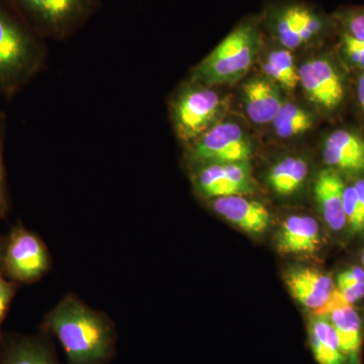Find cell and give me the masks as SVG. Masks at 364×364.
<instances>
[{"label":"cell","instance_id":"cell-1","mask_svg":"<svg viewBox=\"0 0 364 364\" xmlns=\"http://www.w3.org/2000/svg\"><path fill=\"white\" fill-rule=\"evenodd\" d=\"M41 331L59 342L66 364H109L116 358L114 321L76 294H67L46 314Z\"/></svg>","mask_w":364,"mask_h":364},{"label":"cell","instance_id":"cell-2","mask_svg":"<svg viewBox=\"0 0 364 364\" xmlns=\"http://www.w3.org/2000/svg\"><path fill=\"white\" fill-rule=\"evenodd\" d=\"M46 60L44 39L7 0H0V95L14 97L40 73Z\"/></svg>","mask_w":364,"mask_h":364},{"label":"cell","instance_id":"cell-3","mask_svg":"<svg viewBox=\"0 0 364 364\" xmlns=\"http://www.w3.org/2000/svg\"><path fill=\"white\" fill-rule=\"evenodd\" d=\"M261 41L259 18L242 21L193 68L191 80L213 87L236 82L252 67Z\"/></svg>","mask_w":364,"mask_h":364},{"label":"cell","instance_id":"cell-4","mask_svg":"<svg viewBox=\"0 0 364 364\" xmlns=\"http://www.w3.org/2000/svg\"><path fill=\"white\" fill-rule=\"evenodd\" d=\"M261 25L284 49L296 50L339 30L334 16L299 0L274 1L265 7Z\"/></svg>","mask_w":364,"mask_h":364},{"label":"cell","instance_id":"cell-5","mask_svg":"<svg viewBox=\"0 0 364 364\" xmlns=\"http://www.w3.org/2000/svg\"><path fill=\"white\" fill-rule=\"evenodd\" d=\"M43 39L65 41L97 14L102 0H7Z\"/></svg>","mask_w":364,"mask_h":364},{"label":"cell","instance_id":"cell-6","mask_svg":"<svg viewBox=\"0 0 364 364\" xmlns=\"http://www.w3.org/2000/svg\"><path fill=\"white\" fill-rule=\"evenodd\" d=\"M225 109L226 100L215 87L189 79L170 102V117L177 139L184 146L195 142L221 122Z\"/></svg>","mask_w":364,"mask_h":364},{"label":"cell","instance_id":"cell-7","mask_svg":"<svg viewBox=\"0 0 364 364\" xmlns=\"http://www.w3.org/2000/svg\"><path fill=\"white\" fill-rule=\"evenodd\" d=\"M52 269L49 249L39 235L18 222L6 235L4 275L16 284L40 282Z\"/></svg>","mask_w":364,"mask_h":364},{"label":"cell","instance_id":"cell-8","mask_svg":"<svg viewBox=\"0 0 364 364\" xmlns=\"http://www.w3.org/2000/svg\"><path fill=\"white\" fill-rule=\"evenodd\" d=\"M252 152V143L240 124L221 121L186 146L184 156L191 169L212 163L249 162Z\"/></svg>","mask_w":364,"mask_h":364},{"label":"cell","instance_id":"cell-9","mask_svg":"<svg viewBox=\"0 0 364 364\" xmlns=\"http://www.w3.org/2000/svg\"><path fill=\"white\" fill-rule=\"evenodd\" d=\"M191 170L196 191L208 200L255 191L249 162L212 163Z\"/></svg>","mask_w":364,"mask_h":364},{"label":"cell","instance_id":"cell-10","mask_svg":"<svg viewBox=\"0 0 364 364\" xmlns=\"http://www.w3.org/2000/svg\"><path fill=\"white\" fill-rule=\"evenodd\" d=\"M299 83L306 98L318 109L333 112L345 97L344 79L327 58H314L299 69Z\"/></svg>","mask_w":364,"mask_h":364},{"label":"cell","instance_id":"cell-11","mask_svg":"<svg viewBox=\"0 0 364 364\" xmlns=\"http://www.w3.org/2000/svg\"><path fill=\"white\" fill-rule=\"evenodd\" d=\"M313 314H321L329 318L348 363L361 364L364 324L363 318L353 305L347 303L335 289L329 301L321 310Z\"/></svg>","mask_w":364,"mask_h":364},{"label":"cell","instance_id":"cell-12","mask_svg":"<svg viewBox=\"0 0 364 364\" xmlns=\"http://www.w3.org/2000/svg\"><path fill=\"white\" fill-rule=\"evenodd\" d=\"M51 340L43 331L38 335L2 334L0 364H61Z\"/></svg>","mask_w":364,"mask_h":364},{"label":"cell","instance_id":"cell-13","mask_svg":"<svg viewBox=\"0 0 364 364\" xmlns=\"http://www.w3.org/2000/svg\"><path fill=\"white\" fill-rule=\"evenodd\" d=\"M286 284L294 299L313 313L329 301L336 289L331 277L312 267L289 270L286 275Z\"/></svg>","mask_w":364,"mask_h":364},{"label":"cell","instance_id":"cell-14","mask_svg":"<svg viewBox=\"0 0 364 364\" xmlns=\"http://www.w3.org/2000/svg\"><path fill=\"white\" fill-rule=\"evenodd\" d=\"M322 155L325 164L339 173H364V138L354 132H332L325 140Z\"/></svg>","mask_w":364,"mask_h":364},{"label":"cell","instance_id":"cell-15","mask_svg":"<svg viewBox=\"0 0 364 364\" xmlns=\"http://www.w3.org/2000/svg\"><path fill=\"white\" fill-rule=\"evenodd\" d=\"M210 205L218 215L247 233H264L272 221L269 212L262 203L244 196L213 198Z\"/></svg>","mask_w":364,"mask_h":364},{"label":"cell","instance_id":"cell-16","mask_svg":"<svg viewBox=\"0 0 364 364\" xmlns=\"http://www.w3.org/2000/svg\"><path fill=\"white\" fill-rule=\"evenodd\" d=\"M345 183L339 172L328 168L318 174L314 193L323 219L333 232L343 231L347 227L343 205Z\"/></svg>","mask_w":364,"mask_h":364},{"label":"cell","instance_id":"cell-17","mask_svg":"<svg viewBox=\"0 0 364 364\" xmlns=\"http://www.w3.org/2000/svg\"><path fill=\"white\" fill-rule=\"evenodd\" d=\"M282 255H309L321 247L320 226L311 215H294L282 224L277 242Z\"/></svg>","mask_w":364,"mask_h":364},{"label":"cell","instance_id":"cell-18","mask_svg":"<svg viewBox=\"0 0 364 364\" xmlns=\"http://www.w3.org/2000/svg\"><path fill=\"white\" fill-rule=\"evenodd\" d=\"M246 114L253 123L272 124L284 105L277 86L267 79L253 78L244 85Z\"/></svg>","mask_w":364,"mask_h":364},{"label":"cell","instance_id":"cell-19","mask_svg":"<svg viewBox=\"0 0 364 364\" xmlns=\"http://www.w3.org/2000/svg\"><path fill=\"white\" fill-rule=\"evenodd\" d=\"M309 345L317 364H349L329 318L313 314L308 324Z\"/></svg>","mask_w":364,"mask_h":364},{"label":"cell","instance_id":"cell-20","mask_svg":"<svg viewBox=\"0 0 364 364\" xmlns=\"http://www.w3.org/2000/svg\"><path fill=\"white\" fill-rule=\"evenodd\" d=\"M309 176V165L301 157L289 156L277 162L270 169L268 183L280 196L296 193Z\"/></svg>","mask_w":364,"mask_h":364},{"label":"cell","instance_id":"cell-21","mask_svg":"<svg viewBox=\"0 0 364 364\" xmlns=\"http://www.w3.org/2000/svg\"><path fill=\"white\" fill-rule=\"evenodd\" d=\"M263 71L270 80L284 90H294L299 83V69L294 63L293 54L284 48L269 53L263 63Z\"/></svg>","mask_w":364,"mask_h":364},{"label":"cell","instance_id":"cell-22","mask_svg":"<svg viewBox=\"0 0 364 364\" xmlns=\"http://www.w3.org/2000/svg\"><path fill=\"white\" fill-rule=\"evenodd\" d=\"M313 123L312 116L303 107L284 104L272 124L279 138L289 139L306 133L312 128Z\"/></svg>","mask_w":364,"mask_h":364},{"label":"cell","instance_id":"cell-23","mask_svg":"<svg viewBox=\"0 0 364 364\" xmlns=\"http://www.w3.org/2000/svg\"><path fill=\"white\" fill-rule=\"evenodd\" d=\"M333 16L340 31L364 41V6L344 7Z\"/></svg>","mask_w":364,"mask_h":364},{"label":"cell","instance_id":"cell-24","mask_svg":"<svg viewBox=\"0 0 364 364\" xmlns=\"http://www.w3.org/2000/svg\"><path fill=\"white\" fill-rule=\"evenodd\" d=\"M6 124V114L4 112H0V222L7 219L9 210H11V198H9L6 171V167H4Z\"/></svg>","mask_w":364,"mask_h":364},{"label":"cell","instance_id":"cell-25","mask_svg":"<svg viewBox=\"0 0 364 364\" xmlns=\"http://www.w3.org/2000/svg\"><path fill=\"white\" fill-rule=\"evenodd\" d=\"M340 52L346 63L364 72V41L339 30Z\"/></svg>","mask_w":364,"mask_h":364},{"label":"cell","instance_id":"cell-26","mask_svg":"<svg viewBox=\"0 0 364 364\" xmlns=\"http://www.w3.org/2000/svg\"><path fill=\"white\" fill-rule=\"evenodd\" d=\"M18 284L4 277V273H0V339L4 334L1 332L2 323L6 317L14 296L18 293Z\"/></svg>","mask_w":364,"mask_h":364},{"label":"cell","instance_id":"cell-27","mask_svg":"<svg viewBox=\"0 0 364 364\" xmlns=\"http://www.w3.org/2000/svg\"><path fill=\"white\" fill-rule=\"evenodd\" d=\"M358 195V210H356L355 220L352 223L349 230L352 233H360L364 230V179H358L353 184Z\"/></svg>","mask_w":364,"mask_h":364},{"label":"cell","instance_id":"cell-28","mask_svg":"<svg viewBox=\"0 0 364 364\" xmlns=\"http://www.w3.org/2000/svg\"><path fill=\"white\" fill-rule=\"evenodd\" d=\"M336 289L342 298L350 305H354L364 298V282H352L345 286L336 287Z\"/></svg>","mask_w":364,"mask_h":364},{"label":"cell","instance_id":"cell-29","mask_svg":"<svg viewBox=\"0 0 364 364\" xmlns=\"http://www.w3.org/2000/svg\"><path fill=\"white\" fill-rule=\"evenodd\" d=\"M358 282H364V269L361 267H352L337 275L336 287Z\"/></svg>","mask_w":364,"mask_h":364},{"label":"cell","instance_id":"cell-30","mask_svg":"<svg viewBox=\"0 0 364 364\" xmlns=\"http://www.w3.org/2000/svg\"><path fill=\"white\" fill-rule=\"evenodd\" d=\"M356 95H358L359 107H360L361 111L364 112V72L359 76Z\"/></svg>","mask_w":364,"mask_h":364},{"label":"cell","instance_id":"cell-31","mask_svg":"<svg viewBox=\"0 0 364 364\" xmlns=\"http://www.w3.org/2000/svg\"><path fill=\"white\" fill-rule=\"evenodd\" d=\"M6 236L0 233V273H4V254H6Z\"/></svg>","mask_w":364,"mask_h":364},{"label":"cell","instance_id":"cell-32","mask_svg":"<svg viewBox=\"0 0 364 364\" xmlns=\"http://www.w3.org/2000/svg\"><path fill=\"white\" fill-rule=\"evenodd\" d=\"M361 263H363V268L364 269V250L361 253Z\"/></svg>","mask_w":364,"mask_h":364}]
</instances>
